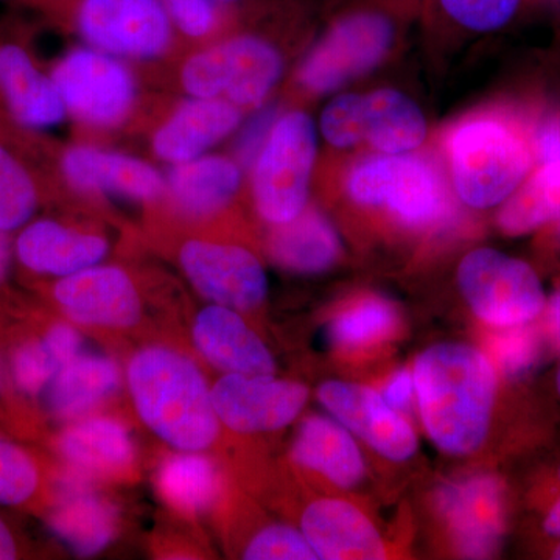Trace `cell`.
<instances>
[{"instance_id": "obj_7", "label": "cell", "mask_w": 560, "mask_h": 560, "mask_svg": "<svg viewBox=\"0 0 560 560\" xmlns=\"http://www.w3.org/2000/svg\"><path fill=\"white\" fill-rule=\"evenodd\" d=\"M319 131L335 149L368 143L378 153H411L427 138V120L411 98L394 90L340 94L323 109Z\"/></svg>"}, {"instance_id": "obj_22", "label": "cell", "mask_w": 560, "mask_h": 560, "mask_svg": "<svg viewBox=\"0 0 560 560\" xmlns=\"http://www.w3.org/2000/svg\"><path fill=\"white\" fill-rule=\"evenodd\" d=\"M108 250L109 243L102 235L77 231L54 220L33 221L16 241V256L24 267L58 278L101 264Z\"/></svg>"}, {"instance_id": "obj_19", "label": "cell", "mask_w": 560, "mask_h": 560, "mask_svg": "<svg viewBox=\"0 0 560 560\" xmlns=\"http://www.w3.org/2000/svg\"><path fill=\"white\" fill-rule=\"evenodd\" d=\"M0 97L22 127L47 130L69 116L60 91L20 44H0Z\"/></svg>"}, {"instance_id": "obj_16", "label": "cell", "mask_w": 560, "mask_h": 560, "mask_svg": "<svg viewBox=\"0 0 560 560\" xmlns=\"http://www.w3.org/2000/svg\"><path fill=\"white\" fill-rule=\"evenodd\" d=\"M61 173L73 190L130 201H154L165 194V178L149 162L128 154L73 145L61 156Z\"/></svg>"}, {"instance_id": "obj_13", "label": "cell", "mask_w": 560, "mask_h": 560, "mask_svg": "<svg viewBox=\"0 0 560 560\" xmlns=\"http://www.w3.org/2000/svg\"><path fill=\"white\" fill-rule=\"evenodd\" d=\"M436 508L447 521L463 558L489 559L499 552L506 530V501L500 478L471 475L436 492Z\"/></svg>"}, {"instance_id": "obj_32", "label": "cell", "mask_w": 560, "mask_h": 560, "mask_svg": "<svg viewBox=\"0 0 560 560\" xmlns=\"http://www.w3.org/2000/svg\"><path fill=\"white\" fill-rule=\"evenodd\" d=\"M38 187L21 161L0 143V230L16 231L38 208Z\"/></svg>"}, {"instance_id": "obj_28", "label": "cell", "mask_w": 560, "mask_h": 560, "mask_svg": "<svg viewBox=\"0 0 560 560\" xmlns=\"http://www.w3.org/2000/svg\"><path fill=\"white\" fill-rule=\"evenodd\" d=\"M551 221H560V160L541 164L499 213L500 230L508 235L528 234Z\"/></svg>"}, {"instance_id": "obj_12", "label": "cell", "mask_w": 560, "mask_h": 560, "mask_svg": "<svg viewBox=\"0 0 560 560\" xmlns=\"http://www.w3.org/2000/svg\"><path fill=\"white\" fill-rule=\"evenodd\" d=\"M179 264L201 296L232 311H253L268 293L260 260L237 245L209 241L184 243Z\"/></svg>"}, {"instance_id": "obj_31", "label": "cell", "mask_w": 560, "mask_h": 560, "mask_svg": "<svg viewBox=\"0 0 560 560\" xmlns=\"http://www.w3.org/2000/svg\"><path fill=\"white\" fill-rule=\"evenodd\" d=\"M399 326V315L389 302L371 298L353 305L329 327L330 341L340 348H361L385 341Z\"/></svg>"}, {"instance_id": "obj_10", "label": "cell", "mask_w": 560, "mask_h": 560, "mask_svg": "<svg viewBox=\"0 0 560 560\" xmlns=\"http://www.w3.org/2000/svg\"><path fill=\"white\" fill-rule=\"evenodd\" d=\"M396 36L382 11L359 10L340 18L313 47L300 69L301 86L312 94H330L381 65Z\"/></svg>"}, {"instance_id": "obj_30", "label": "cell", "mask_w": 560, "mask_h": 560, "mask_svg": "<svg viewBox=\"0 0 560 560\" xmlns=\"http://www.w3.org/2000/svg\"><path fill=\"white\" fill-rule=\"evenodd\" d=\"M116 512L94 495L73 497L54 515V528L77 555L94 556L113 540Z\"/></svg>"}, {"instance_id": "obj_41", "label": "cell", "mask_w": 560, "mask_h": 560, "mask_svg": "<svg viewBox=\"0 0 560 560\" xmlns=\"http://www.w3.org/2000/svg\"><path fill=\"white\" fill-rule=\"evenodd\" d=\"M18 544L7 523L0 518V560L18 558Z\"/></svg>"}, {"instance_id": "obj_11", "label": "cell", "mask_w": 560, "mask_h": 560, "mask_svg": "<svg viewBox=\"0 0 560 560\" xmlns=\"http://www.w3.org/2000/svg\"><path fill=\"white\" fill-rule=\"evenodd\" d=\"M75 25L88 46L139 61L167 54L175 27L164 0H80Z\"/></svg>"}, {"instance_id": "obj_18", "label": "cell", "mask_w": 560, "mask_h": 560, "mask_svg": "<svg viewBox=\"0 0 560 560\" xmlns=\"http://www.w3.org/2000/svg\"><path fill=\"white\" fill-rule=\"evenodd\" d=\"M243 110L223 98L180 103L151 139L158 160L178 165L197 160L241 127Z\"/></svg>"}, {"instance_id": "obj_6", "label": "cell", "mask_w": 560, "mask_h": 560, "mask_svg": "<svg viewBox=\"0 0 560 560\" xmlns=\"http://www.w3.org/2000/svg\"><path fill=\"white\" fill-rule=\"evenodd\" d=\"M346 190L364 208L386 209L415 230L433 226L448 209L440 173L423 158L385 154L360 161L349 172Z\"/></svg>"}, {"instance_id": "obj_33", "label": "cell", "mask_w": 560, "mask_h": 560, "mask_svg": "<svg viewBox=\"0 0 560 560\" xmlns=\"http://www.w3.org/2000/svg\"><path fill=\"white\" fill-rule=\"evenodd\" d=\"M39 469L20 445L0 440V504L21 506L36 495Z\"/></svg>"}, {"instance_id": "obj_27", "label": "cell", "mask_w": 560, "mask_h": 560, "mask_svg": "<svg viewBox=\"0 0 560 560\" xmlns=\"http://www.w3.org/2000/svg\"><path fill=\"white\" fill-rule=\"evenodd\" d=\"M60 451L72 466L94 474H116L135 459L130 433L117 420H80L61 434Z\"/></svg>"}, {"instance_id": "obj_1", "label": "cell", "mask_w": 560, "mask_h": 560, "mask_svg": "<svg viewBox=\"0 0 560 560\" xmlns=\"http://www.w3.org/2000/svg\"><path fill=\"white\" fill-rule=\"evenodd\" d=\"M412 378L431 441L453 456L477 452L488 436L497 396L488 357L471 346L442 342L420 353Z\"/></svg>"}, {"instance_id": "obj_42", "label": "cell", "mask_w": 560, "mask_h": 560, "mask_svg": "<svg viewBox=\"0 0 560 560\" xmlns=\"http://www.w3.org/2000/svg\"><path fill=\"white\" fill-rule=\"evenodd\" d=\"M548 327L555 341L560 346V289L552 294L548 302Z\"/></svg>"}, {"instance_id": "obj_25", "label": "cell", "mask_w": 560, "mask_h": 560, "mask_svg": "<svg viewBox=\"0 0 560 560\" xmlns=\"http://www.w3.org/2000/svg\"><path fill=\"white\" fill-rule=\"evenodd\" d=\"M270 254L285 270L319 275L340 259V235L323 213L305 208L296 219L276 228L270 237Z\"/></svg>"}, {"instance_id": "obj_4", "label": "cell", "mask_w": 560, "mask_h": 560, "mask_svg": "<svg viewBox=\"0 0 560 560\" xmlns=\"http://www.w3.org/2000/svg\"><path fill=\"white\" fill-rule=\"evenodd\" d=\"M318 153L315 121L302 110L283 114L271 125L253 165L250 187L257 212L279 226L307 208Z\"/></svg>"}, {"instance_id": "obj_20", "label": "cell", "mask_w": 560, "mask_h": 560, "mask_svg": "<svg viewBox=\"0 0 560 560\" xmlns=\"http://www.w3.org/2000/svg\"><path fill=\"white\" fill-rule=\"evenodd\" d=\"M195 345L205 359L228 374L271 377L275 359L260 338L246 326L237 311L209 305L198 313Z\"/></svg>"}, {"instance_id": "obj_35", "label": "cell", "mask_w": 560, "mask_h": 560, "mask_svg": "<svg viewBox=\"0 0 560 560\" xmlns=\"http://www.w3.org/2000/svg\"><path fill=\"white\" fill-rule=\"evenodd\" d=\"M65 366L46 338L27 342L16 350L13 357V377L22 393L38 396L44 393L58 371Z\"/></svg>"}, {"instance_id": "obj_36", "label": "cell", "mask_w": 560, "mask_h": 560, "mask_svg": "<svg viewBox=\"0 0 560 560\" xmlns=\"http://www.w3.org/2000/svg\"><path fill=\"white\" fill-rule=\"evenodd\" d=\"M442 11L471 32L499 31L514 18L521 0H440Z\"/></svg>"}, {"instance_id": "obj_23", "label": "cell", "mask_w": 560, "mask_h": 560, "mask_svg": "<svg viewBox=\"0 0 560 560\" xmlns=\"http://www.w3.org/2000/svg\"><path fill=\"white\" fill-rule=\"evenodd\" d=\"M242 180L237 162L220 154H205L173 165L165 178V194L173 208L187 219H208L237 197Z\"/></svg>"}, {"instance_id": "obj_45", "label": "cell", "mask_w": 560, "mask_h": 560, "mask_svg": "<svg viewBox=\"0 0 560 560\" xmlns=\"http://www.w3.org/2000/svg\"><path fill=\"white\" fill-rule=\"evenodd\" d=\"M552 558L560 560V545L558 548H556L555 556H552Z\"/></svg>"}, {"instance_id": "obj_21", "label": "cell", "mask_w": 560, "mask_h": 560, "mask_svg": "<svg viewBox=\"0 0 560 560\" xmlns=\"http://www.w3.org/2000/svg\"><path fill=\"white\" fill-rule=\"evenodd\" d=\"M302 533L318 559L382 560L385 545L363 512L348 501H315L302 517Z\"/></svg>"}, {"instance_id": "obj_9", "label": "cell", "mask_w": 560, "mask_h": 560, "mask_svg": "<svg viewBox=\"0 0 560 560\" xmlns=\"http://www.w3.org/2000/svg\"><path fill=\"white\" fill-rule=\"evenodd\" d=\"M458 283L471 312L490 326L528 324L547 304L536 271L526 261L495 249L467 254L459 264Z\"/></svg>"}, {"instance_id": "obj_24", "label": "cell", "mask_w": 560, "mask_h": 560, "mask_svg": "<svg viewBox=\"0 0 560 560\" xmlns=\"http://www.w3.org/2000/svg\"><path fill=\"white\" fill-rule=\"evenodd\" d=\"M293 458L342 489L355 488L364 477V460L355 441L342 423L329 418L313 416L302 422Z\"/></svg>"}, {"instance_id": "obj_3", "label": "cell", "mask_w": 560, "mask_h": 560, "mask_svg": "<svg viewBox=\"0 0 560 560\" xmlns=\"http://www.w3.org/2000/svg\"><path fill=\"white\" fill-rule=\"evenodd\" d=\"M453 187L464 205H503L533 165L530 143L506 121L478 117L460 124L448 139Z\"/></svg>"}, {"instance_id": "obj_34", "label": "cell", "mask_w": 560, "mask_h": 560, "mask_svg": "<svg viewBox=\"0 0 560 560\" xmlns=\"http://www.w3.org/2000/svg\"><path fill=\"white\" fill-rule=\"evenodd\" d=\"M499 334L490 341L493 357L501 372L510 378H522L528 375L539 363L541 345L539 334L533 327H501Z\"/></svg>"}, {"instance_id": "obj_8", "label": "cell", "mask_w": 560, "mask_h": 560, "mask_svg": "<svg viewBox=\"0 0 560 560\" xmlns=\"http://www.w3.org/2000/svg\"><path fill=\"white\" fill-rule=\"evenodd\" d=\"M68 114L97 130L125 124L139 97L138 80L120 58L94 49L70 50L51 70Z\"/></svg>"}, {"instance_id": "obj_46", "label": "cell", "mask_w": 560, "mask_h": 560, "mask_svg": "<svg viewBox=\"0 0 560 560\" xmlns=\"http://www.w3.org/2000/svg\"><path fill=\"white\" fill-rule=\"evenodd\" d=\"M558 389H559V394H560V368H559V372H558Z\"/></svg>"}, {"instance_id": "obj_26", "label": "cell", "mask_w": 560, "mask_h": 560, "mask_svg": "<svg viewBox=\"0 0 560 560\" xmlns=\"http://www.w3.org/2000/svg\"><path fill=\"white\" fill-rule=\"evenodd\" d=\"M119 385V368L113 360L80 353L47 386V405L58 418H80L113 396Z\"/></svg>"}, {"instance_id": "obj_40", "label": "cell", "mask_w": 560, "mask_h": 560, "mask_svg": "<svg viewBox=\"0 0 560 560\" xmlns=\"http://www.w3.org/2000/svg\"><path fill=\"white\" fill-rule=\"evenodd\" d=\"M412 388H415V378L410 372L400 371L390 378L385 388V400L393 410H407L411 404Z\"/></svg>"}, {"instance_id": "obj_15", "label": "cell", "mask_w": 560, "mask_h": 560, "mask_svg": "<svg viewBox=\"0 0 560 560\" xmlns=\"http://www.w3.org/2000/svg\"><path fill=\"white\" fill-rule=\"evenodd\" d=\"M320 404L385 458L408 460L418 451V438L411 427L366 386L331 381L320 385Z\"/></svg>"}, {"instance_id": "obj_39", "label": "cell", "mask_w": 560, "mask_h": 560, "mask_svg": "<svg viewBox=\"0 0 560 560\" xmlns=\"http://www.w3.org/2000/svg\"><path fill=\"white\" fill-rule=\"evenodd\" d=\"M530 150L539 165L560 160V119L544 121L537 128Z\"/></svg>"}, {"instance_id": "obj_5", "label": "cell", "mask_w": 560, "mask_h": 560, "mask_svg": "<svg viewBox=\"0 0 560 560\" xmlns=\"http://www.w3.org/2000/svg\"><path fill=\"white\" fill-rule=\"evenodd\" d=\"M282 73V55L270 40L242 35L187 58L180 86L189 97L223 98L246 113L267 101Z\"/></svg>"}, {"instance_id": "obj_38", "label": "cell", "mask_w": 560, "mask_h": 560, "mask_svg": "<svg viewBox=\"0 0 560 560\" xmlns=\"http://www.w3.org/2000/svg\"><path fill=\"white\" fill-rule=\"evenodd\" d=\"M217 0H164L173 25L191 39H202L219 24Z\"/></svg>"}, {"instance_id": "obj_2", "label": "cell", "mask_w": 560, "mask_h": 560, "mask_svg": "<svg viewBox=\"0 0 560 560\" xmlns=\"http://www.w3.org/2000/svg\"><path fill=\"white\" fill-rule=\"evenodd\" d=\"M127 375L140 419L162 441L180 452H201L213 444L219 416L194 361L153 346L132 355Z\"/></svg>"}, {"instance_id": "obj_44", "label": "cell", "mask_w": 560, "mask_h": 560, "mask_svg": "<svg viewBox=\"0 0 560 560\" xmlns=\"http://www.w3.org/2000/svg\"><path fill=\"white\" fill-rule=\"evenodd\" d=\"M545 530H547L548 534H551V536L560 537V499L558 500V503L551 508L550 514H548L547 521H545Z\"/></svg>"}, {"instance_id": "obj_37", "label": "cell", "mask_w": 560, "mask_h": 560, "mask_svg": "<svg viewBox=\"0 0 560 560\" xmlns=\"http://www.w3.org/2000/svg\"><path fill=\"white\" fill-rule=\"evenodd\" d=\"M248 560H316L315 550L304 533L290 526H270L260 530L246 548Z\"/></svg>"}, {"instance_id": "obj_43", "label": "cell", "mask_w": 560, "mask_h": 560, "mask_svg": "<svg viewBox=\"0 0 560 560\" xmlns=\"http://www.w3.org/2000/svg\"><path fill=\"white\" fill-rule=\"evenodd\" d=\"M11 264V245L7 231L0 230V285L9 276Z\"/></svg>"}, {"instance_id": "obj_17", "label": "cell", "mask_w": 560, "mask_h": 560, "mask_svg": "<svg viewBox=\"0 0 560 560\" xmlns=\"http://www.w3.org/2000/svg\"><path fill=\"white\" fill-rule=\"evenodd\" d=\"M54 296L66 315L80 324L132 327L142 304L130 276L119 267H94L58 280Z\"/></svg>"}, {"instance_id": "obj_47", "label": "cell", "mask_w": 560, "mask_h": 560, "mask_svg": "<svg viewBox=\"0 0 560 560\" xmlns=\"http://www.w3.org/2000/svg\"><path fill=\"white\" fill-rule=\"evenodd\" d=\"M217 2H238V0H217Z\"/></svg>"}, {"instance_id": "obj_29", "label": "cell", "mask_w": 560, "mask_h": 560, "mask_svg": "<svg viewBox=\"0 0 560 560\" xmlns=\"http://www.w3.org/2000/svg\"><path fill=\"white\" fill-rule=\"evenodd\" d=\"M162 495L173 506L187 512L209 510L220 495V477L215 466L197 452L172 456L160 475Z\"/></svg>"}, {"instance_id": "obj_14", "label": "cell", "mask_w": 560, "mask_h": 560, "mask_svg": "<svg viewBox=\"0 0 560 560\" xmlns=\"http://www.w3.org/2000/svg\"><path fill=\"white\" fill-rule=\"evenodd\" d=\"M210 396L224 425L238 433H260L293 422L307 404L308 389L301 383L226 374L215 383Z\"/></svg>"}]
</instances>
